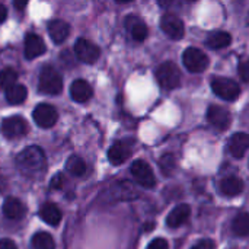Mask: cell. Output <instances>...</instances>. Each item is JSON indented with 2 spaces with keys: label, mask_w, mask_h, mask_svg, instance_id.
<instances>
[{
  "label": "cell",
  "mask_w": 249,
  "mask_h": 249,
  "mask_svg": "<svg viewBox=\"0 0 249 249\" xmlns=\"http://www.w3.org/2000/svg\"><path fill=\"white\" fill-rule=\"evenodd\" d=\"M182 61H184V66L188 71L191 73H201L204 71L209 64H210V60L209 57L198 48H194V47H190L184 51V55H182Z\"/></svg>",
  "instance_id": "obj_5"
},
{
  "label": "cell",
  "mask_w": 249,
  "mask_h": 249,
  "mask_svg": "<svg viewBox=\"0 0 249 249\" xmlns=\"http://www.w3.org/2000/svg\"><path fill=\"white\" fill-rule=\"evenodd\" d=\"M175 166V159L172 155H165L162 159H160V168H162V172L163 174H171V171L174 169Z\"/></svg>",
  "instance_id": "obj_28"
},
{
  "label": "cell",
  "mask_w": 249,
  "mask_h": 249,
  "mask_svg": "<svg viewBox=\"0 0 249 249\" xmlns=\"http://www.w3.org/2000/svg\"><path fill=\"white\" fill-rule=\"evenodd\" d=\"M156 79L163 89H175L181 85V73L175 63L166 61L156 69Z\"/></svg>",
  "instance_id": "obj_3"
},
{
  "label": "cell",
  "mask_w": 249,
  "mask_h": 249,
  "mask_svg": "<svg viewBox=\"0 0 249 249\" xmlns=\"http://www.w3.org/2000/svg\"><path fill=\"white\" fill-rule=\"evenodd\" d=\"M172 3H174V0H158V4H159L160 7H163V9L169 7Z\"/></svg>",
  "instance_id": "obj_35"
},
{
  "label": "cell",
  "mask_w": 249,
  "mask_h": 249,
  "mask_svg": "<svg viewBox=\"0 0 249 249\" xmlns=\"http://www.w3.org/2000/svg\"><path fill=\"white\" fill-rule=\"evenodd\" d=\"M39 92L45 95H58L63 89V79L61 74L53 67L45 66L39 73Z\"/></svg>",
  "instance_id": "obj_2"
},
{
  "label": "cell",
  "mask_w": 249,
  "mask_h": 249,
  "mask_svg": "<svg viewBox=\"0 0 249 249\" xmlns=\"http://www.w3.org/2000/svg\"><path fill=\"white\" fill-rule=\"evenodd\" d=\"M188 1H197V0H188Z\"/></svg>",
  "instance_id": "obj_38"
},
{
  "label": "cell",
  "mask_w": 249,
  "mask_h": 249,
  "mask_svg": "<svg viewBox=\"0 0 249 249\" xmlns=\"http://www.w3.org/2000/svg\"><path fill=\"white\" fill-rule=\"evenodd\" d=\"M18 169L26 177H35L45 168V155L41 147L29 146L16 156Z\"/></svg>",
  "instance_id": "obj_1"
},
{
  "label": "cell",
  "mask_w": 249,
  "mask_h": 249,
  "mask_svg": "<svg viewBox=\"0 0 249 249\" xmlns=\"http://www.w3.org/2000/svg\"><path fill=\"white\" fill-rule=\"evenodd\" d=\"M66 169L73 177H82L86 172V163L79 156H70L66 162Z\"/></svg>",
  "instance_id": "obj_25"
},
{
  "label": "cell",
  "mask_w": 249,
  "mask_h": 249,
  "mask_svg": "<svg viewBox=\"0 0 249 249\" xmlns=\"http://www.w3.org/2000/svg\"><path fill=\"white\" fill-rule=\"evenodd\" d=\"M47 47L42 38L36 34H28L25 38V57L28 60H34L45 53Z\"/></svg>",
  "instance_id": "obj_13"
},
{
  "label": "cell",
  "mask_w": 249,
  "mask_h": 249,
  "mask_svg": "<svg viewBox=\"0 0 249 249\" xmlns=\"http://www.w3.org/2000/svg\"><path fill=\"white\" fill-rule=\"evenodd\" d=\"M39 217L50 226H58L61 222V210L54 203H44L39 209Z\"/></svg>",
  "instance_id": "obj_19"
},
{
  "label": "cell",
  "mask_w": 249,
  "mask_h": 249,
  "mask_svg": "<svg viewBox=\"0 0 249 249\" xmlns=\"http://www.w3.org/2000/svg\"><path fill=\"white\" fill-rule=\"evenodd\" d=\"M115 1H118V3H128V1H131V0H115Z\"/></svg>",
  "instance_id": "obj_37"
},
{
  "label": "cell",
  "mask_w": 249,
  "mask_h": 249,
  "mask_svg": "<svg viewBox=\"0 0 249 249\" xmlns=\"http://www.w3.org/2000/svg\"><path fill=\"white\" fill-rule=\"evenodd\" d=\"M28 1H29V0H13V4H15L16 9L20 10V9H23V7L28 4Z\"/></svg>",
  "instance_id": "obj_34"
},
{
  "label": "cell",
  "mask_w": 249,
  "mask_h": 249,
  "mask_svg": "<svg viewBox=\"0 0 249 249\" xmlns=\"http://www.w3.org/2000/svg\"><path fill=\"white\" fill-rule=\"evenodd\" d=\"M232 231L236 236H249V213H239L232 222Z\"/></svg>",
  "instance_id": "obj_24"
},
{
  "label": "cell",
  "mask_w": 249,
  "mask_h": 249,
  "mask_svg": "<svg viewBox=\"0 0 249 249\" xmlns=\"http://www.w3.org/2000/svg\"><path fill=\"white\" fill-rule=\"evenodd\" d=\"M191 249H214V242L210 239H203V241L197 242Z\"/></svg>",
  "instance_id": "obj_32"
},
{
  "label": "cell",
  "mask_w": 249,
  "mask_h": 249,
  "mask_svg": "<svg viewBox=\"0 0 249 249\" xmlns=\"http://www.w3.org/2000/svg\"><path fill=\"white\" fill-rule=\"evenodd\" d=\"M74 53H76L77 60H80L82 63H86V64L95 63L99 58V55H101L99 48L93 42H90V41H88L85 38H80V39L76 41Z\"/></svg>",
  "instance_id": "obj_8"
},
{
  "label": "cell",
  "mask_w": 249,
  "mask_h": 249,
  "mask_svg": "<svg viewBox=\"0 0 249 249\" xmlns=\"http://www.w3.org/2000/svg\"><path fill=\"white\" fill-rule=\"evenodd\" d=\"M16 80H18V73L7 67V69H3L0 71V90H7L10 86L16 85Z\"/></svg>",
  "instance_id": "obj_27"
},
{
  "label": "cell",
  "mask_w": 249,
  "mask_h": 249,
  "mask_svg": "<svg viewBox=\"0 0 249 249\" xmlns=\"http://www.w3.org/2000/svg\"><path fill=\"white\" fill-rule=\"evenodd\" d=\"M190 214H191V209H190L188 204H179V206H177V207L168 214V217H166V225H168V228L177 229V228L182 226V225L188 220Z\"/></svg>",
  "instance_id": "obj_17"
},
{
  "label": "cell",
  "mask_w": 249,
  "mask_h": 249,
  "mask_svg": "<svg viewBox=\"0 0 249 249\" xmlns=\"http://www.w3.org/2000/svg\"><path fill=\"white\" fill-rule=\"evenodd\" d=\"M239 76L244 82H249V60L248 61H242L239 64Z\"/></svg>",
  "instance_id": "obj_30"
},
{
  "label": "cell",
  "mask_w": 249,
  "mask_h": 249,
  "mask_svg": "<svg viewBox=\"0 0 249 249\" xmlns=\"http://www.w3.org/2000/svg\"><path fill=\"white\" fill-rule=\"evenodd\" d=\"M6 16H7V10L3 4H0V23L6 19Z\"/></svg>",
  "instance_id": "obj_36"
},
{
  "label": "cell",
  "mask_w": 249,
  "mask_h": 249,
  "mask_svg": "<svg viewBox=\"0 0 249 249\" xmlns=\"http://www.w3.org/2000/svg\"><path fill=\"white\" fill-rule=\"evenodd\" d=\"M232 42V36L231 34L228 32H223V31H216V32H212L207 38H206V45L212 50H222V48H226L229 47Z\"/></svg>",
  "instance_id": "obj_22"
},
{
  "label": "cell",
  "mask_w": 249,
  "mask_h": 249,
  "mask_svg": "<svg viewBox=\"0 0 249 249\" xmlns=\"http://www.w3.org/2000/svg\"><path fill=\"white\" fill-rule=\"evenodd\" d=\"M207 120L209 123L220 130V131H225L229 128L231 123H232V117H231V112L223 108V107H219V105H212L207 111Z\"/></svg>",
  "instance_id": "obj_11"
},
{
  "label": "cell",
  "mask_w": 249,
  "mask_h": 249,
  "mask_svg": "<svg viewBox=\"0 0 249 249\" xmlns=\"http://www.w3.org/2000/svg\"><path fill=\"white\" fill-rule=\"evenodd\" d=\"M23 213H25V207L23 204L15 198V197H9L4 200L3 203V214L10 219V220H19L23 217Z\"/></svg>",
  "instance_id": "obj_21"
},
{
  "label": "cell",
  "mask_w": 249,
  "mask_h": 249,
  "mask_svg": "<svg viewBox=\"0 0 249 249\" xmlns=\"http://www.w3.org/2000/svg\"><path fill=\"white\" fill-rule=\"evenodd\" d=\"M125 28L128 29V32H130V35H131V38L134 41L142 42V41H144L147 38L149 29H147L146 23L137 16H128L125 19Z\"/></svg>",
  "instance_id": "obj_16"
},
{
  "label": "cell",
  "mask_w": 249,
  "mask_h": 249,
  "mask_svg": "<svg viewBox=\"0 0 249 249\" xmlns=\"http://www.w3.org/2000/svg\"><path fill=\"white\" fill-rule=\"evenodd\" d=\"M34 121L36 123L38 127L41 128H50L57 123L58 114L55 111V108L50 104H39L36 105V108L32 112Z\"/></svg>",
  "instance_id": "obj_7"
},
{
  "label": "cell",
  "mask_w": 249,
  "mask_h": 249,
  "mask_svg": "<svg viewBox=\"0 0 249 249\" xmlns=\"http://www.w3.org/2000/svg\"><path fill=\"white\" fill-rule=\"evenodd\" d=\"M147 249H169V245L163 238H156L149 244Z\"/></svg>",
  "instance_id": "obj_29"
},
{
  "label": "cell",
  "mask_w": 249,
  "mask_h": 249,
  "mask_svg": "<svg viewBox=\"0 0 249 249\" xmlns=\"http://www.w3.org/2000/svg\"><path fill=\"white\" fill-rule=\"evenodd\" d=\"M0 249H18V247L12 239L3 238V239H0Z\"/></svg>",
  "instance_id": "obj_33"
},
{
  "label": "cell",
  "mask_w": 249,
  "mask_h": 249,
  "mask_svg": "<svg viewBox=\"0 0 249 249\" xmlns=\"http://www.w3.org/2000/svg\"><path fill=\"white\" fill-rule=\"evenodd\" d=\"M131 175L136 179L137 184H140L144 188H153L156 185V178L153 174V169L150 168V165L144 160H136L133 162L131 168Z\"/></svg>",
  "instance_id": "obj_6"
},
{
  "label": "cell",
  "mask_w": 249,
  "mask_h": 249,
  "mask_svg": "<svg viewBox=\"0 0 249 249\" xmlns=\"http://www.w3.org/2000/svg\"><path fill=\"white\" fill-rule=\"evenodd\" d=\"M26 93H28L26 88L23 85L16 83L6 90V101L10 105H19L26 99Z\"/></svg>",
  "instance_id": "obj_23"
},
{
  "label": "cell",
  "mask_w": 249,
  "mask_h": 249,
  "mask_svg": "<svg viewBox=\"0 0 249 249\" xmlns=\"http://www.w3.org/2000/svg\"><path fill=\"white\" fill-rule=\"evenodd\" d=\"M32 247L34 249H55V244L50 233L38 232L32 236Z\"/></svg>",
  "instance_id": "obj_26"
},
{
  "label": "cell",
  "mask_w": 249,
  "mask_h": 249,
  "mask_svg": "<svg viewBox=\"0 0 249 249\" xmlns=\"http://www.w3.org/2000/svg\"><path fill=\"white\" fill-rule=\"evenodd\" d=\"M92 95H93L92 86L86 80H83V79L74 80L71 83V86H70V96L76 102H80V104L88 102L92 98Z\"/></svg>",
  "instance_id": "obj_14"
},
{
  "label": "cell",
  "mask_w": 249,
  "mask_h": 249,
  "mask_svg": "<svg viewBox=\"0 0 249 249\" xmlns=\"http://www.w3.org/2000/svg\"><path fill=\"white\" fill-rule=\"evenodd\" d=\"M63 182H64V178H63V175L61 174H57V175H54L53 177V179H51V182H50V188L51 190H60L61 187H63Z\"/></svg>",
  "instance_id": "obj_31"
},
{
  "label": "cell",
  "mask_w": 249,
  "mask_h": 249,
  "mask_svg": "<svg viewBox=\"0 0 249 249\" xmlns=\"http://www.w3.org/2000/svg\"><path fill=\"white\" fill-rule=\"evenodd\" d=\"M249 149V134L236 133L229 140V152L235 159H242Z\"/></svg>",
  "instance_id": "obj_15"
},
{
  "label": "cell",
  "mask_w": 249,
  "mask_h": 249,
  "mask_svg": "<svg viewBox=\"0 0 249 249\" xmlns=\"http://www.w3.org/2000/svg\"><path fill=\"white\" fill-rule=\"evenodd\" d=\"M160 28L172 39H181L184 36V34H185L184 22L178 16L171 15V13H166V15L162 16V19H160Z\"/></svg>",
  "instance_id": "obj_10"
},
{
  "label": "cell",
  "mask_w": 249,
  "mask_h": 249,
  "mask_svg": "<svg viewBox=\"0 0 249 249\" xmlns=\"http://www.w3.org/2000/svg\"><path fill=\"white\" fill-rule=\"evenodd\" d=\"M219 190L226 197H236L244 191V182L238 177H228V178L222 179Z\"/></svg>",
  "instance_id": "obj_20"
},
{
  "label": "cell",
  "mask_w": 249,
  "mask_h": 249,
  "mask_svg": "<svg viewBox=\"0 0 249 249\" xmlns=\"http://www.w3.org/2000/svg\"><path fill=\"white\" fill-rule=\"evenodd\" d=\"M0 130H1V134L6 139H18V137L25 136V133L28 130V125H26V121L22 117L15 115V117L4 118L1 121Z\"/></svg>",
  "instance_id": "obj_9"
},
{
  "label": "cell",
  "mask_w": 249,
  "mask_h": 249,
  "mask_svg": "<svg viewBox=\"0 0 249 249\" xmlns=\"http://www.w3.org/2000/svg\"><path fill=\"white\" fill-rule=\"evenodd\" d=\"M69 32H70L69 23L61 19H54L48 23V34L55 44L64 42L69 36Z\"/></svg>",
  "instance_id": "obj_18"
},
{
  "label": "cell",
  "mask_w": 249,
  "mask_h": 249,
  "mask_svg": "<svg viewBox=\"0 0 249 249\" xmlns=\"http://www.w3.org/2000/svg\"><path fill=\"white\" fill-rule=\"evenodd\" d=\"M212 89L219 98H222L223 101H228V102L236 101L241 95L239 85L235 80L226 79V77H213Z\"/></svg>",
  "instance_id": "obj_4"
},
{
  "label": "cell",
  "mask_w": 249,
  "mask_h": 249,
  "mask_svg": "<svg viewBox=\"0 0 249 249\" xmlns=\"http://www.w3.org/2000/svg\"><path fill=\"white\" fill-rule=\"evenodd\" d=\"M131 150H133V143L130 140L115 142L108 150V159L112 165H121L130 158Z\"/></svg>",
  "instance_id": "obj_12"
}]
</instances>
